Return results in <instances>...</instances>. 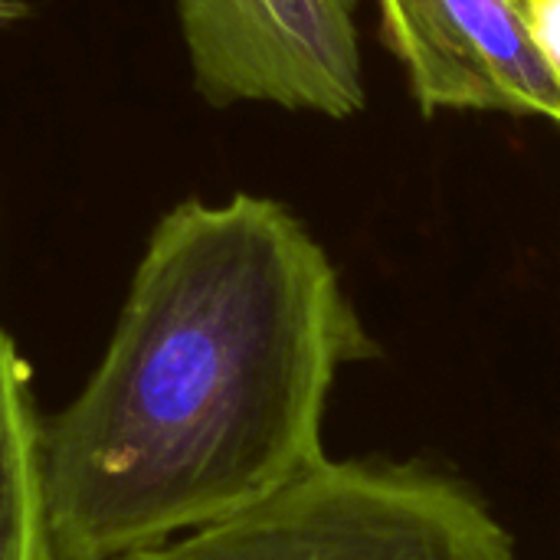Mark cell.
Listing matches in <instances>:
<instances>
[{
  "mask_svg": "<svg viewBox=\"0 0 560 560\" xmlns=\"http://www.w3.org/2000/svg\"><path fill=\"white\" fill-rule=\"evenodd\" d=\"M112 560H515V545L453 476L322 459L240 515Z\"/></svg>",
  "mask_w": 560,
  "mask_h": 560,
  "instance_id": "obj_2",
  "label": "cell"
},
{
  "mask_svg": "<svg viewBox=\"0 0 560 560\" xmlns=\"http://www.w3.org/2000/svg\"><path fill=\"white\" fill-rule=\"evenodd\" d=\"M374 354L331 256L285 203H174L102 361L43 423L56 560L121 558L276 495L325 459L338 371Z\"/></svg>",
  "mask_w": 560,
  "mask_h": 560,
  "instance_id": "obj_1",
  "label": "cell"
},
{
  "mask_svg": "<svg viewBox=\"0 0 560 560\" xmlns=\"http://www.w3.org/2000/svg\"><path fill=\"white\" fill-rule=\"evenodd\" d=\"M522 3L541 52L560 72V0H522Z\"/></svg>",
  "mask_w": 560,
  "mask_h": 560,
  "instance_id": "obj_6",
  "label": "cell"
},
{
  "mask_svg": "<svg viewBox=\"0 0 560 560\" xmlns=\"http://www.w3.org/2000/svg\"><path fill=\"white\" fill-rule=\"evenodd\" d=\"M384 39L433 112H509L560 125V72L522 0H381Z\"/></svg>",
  "mask_w": 560,
  "mask_h": 560,
  "instance_id": "obj_4",
  "label": "cell"
},
{
  "mask_svg": "<svg viewBox=\"0 0 560 560\" xmlns=\"http://www.w3.org/2000/svg\"><path fill=\"white\" fill-rule=\"evenodd\" d=\"M197 95L351 118L364 108L354 0H174Z\"/></svg>",
  "mask_w": 560,
  "mask_h": 560,
  "instance_id": "obj_3",
  "label": "cell"
},
{
  "mask_svg": "<svg viewBox=\"0 0 560 560\" xmlns=\"http://www.w3.org/2000/svg\"><path fill=\"white\" fill-rule=\"evenodd\" d=\"M0 560H56L33 374L0 328Z\"/></svg>",
  "mask_w": 560,
  "mask_h": 560,
  "instance_id": "obj_5",
  "label": "cell"
},
{
  "mask_svg": "<svg viewBox=\"0 0 560 560\" xmlns=\"http://www.w3.org/2000/svg\"><path fill=\"white\" fill-rule=\"evenodd\" d=\"M33 16L30 3L26 0H0V30H10V26H20Z\"/></svg>",
  "mask_w": 560,
  "mask_h": 560,
  "instance_id": "obj_7",
  "label": "cell"
}]
</instances>
